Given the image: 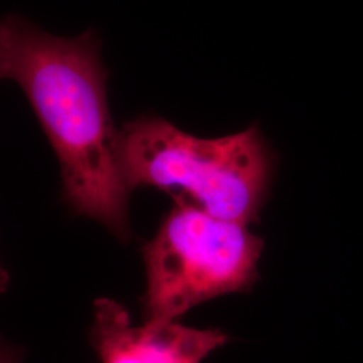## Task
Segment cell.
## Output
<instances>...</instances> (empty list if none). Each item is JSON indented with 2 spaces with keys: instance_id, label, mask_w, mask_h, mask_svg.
<instances>
[{
  "instance_id": "6da1fadb",
  "label": "cell",
  "mask_w": 363,
  "mask_h": 363,
  "mask_svg": "<svg viewBox=\"0 0 363 363\" xmlns=\"http://www.w3.org/2000/svg\"><path fill=\"white\" fill-rule=\"evenodd\" d=\"M0 79L18 84L38 116L58 157L69 206L128 241L130 190L96 35L57 37L21 16H1Z\"/></svg>"
},
{
  "instance_id": "7a4b0ae2",
  "label": "cell",
  "mask_w": 363,
  "mask_h": 363,
  "mask_svg": "<svg viewBox=\"0 0 363 363\" xmlns=\"http://www.w3.org/2000/svg\"><path fill=\"white\" fill-rule=\"evenodd\" d=\"M120 166L130 191L156 187L210 216L257 222L272 181V152L257 127L214 139L142 116L118 132Z\"/></svg>"
},
{
  "instance_id": "3957f363",
  "label": "cell",
  "mask_w": 363,
  "mask_h": 363,
  "mask_svg": "<svg viewBox=\"0 0 363 363\" xmlns=\"http://www.w3.org/2000/svg\"><path fill=\"white\" fill-rule=\"evenodd\" d=\"M143 247L147 322H174L201 303L247 292L259 280L262 238L247 225L220 220L184 199Z\"/></svg>"
},
{
  "instance_id": "277c9868",
  "label": "cell",
  "mask_w": 363,
  "mask_h": 363,
  "mask_svg": "<svg viewBox=\"0 0 363 363\" xmlns=\"http://www.w3.org/2000/svg\"><path fill=\"white\" fill-rule=\"evenodd\" d=\"M91 340L101 363H202L229 342V335L177 320L133 325L120 303L99 298L94 303Z\"/></svg>"
},
{
  "instance_id": "5b68a950",
  "label": "cell",
  "mask_w": 363,
  "mask_h": 363,
  "mask_svg": "<svg viewBox=\"0 0 363 363\" xmlns=\"http://www.w3.org/2000/svg\"><path fill=\"white\" fill-rule=\"evenodd\" d=\"M21 351L0 337V363H21Z\"/></svg>"
},
{
  "instance_id": "8992f818",
  "label": "cell",
  "mask_w": 363,
  "mask_h": 363,
  "mask_svg": "<svg viewBox=\"0 0 363 363\" xmlns=\"http://www.w3.org/2000/svg\"><path fill=\"white\" fill-rule=\"evenodd\" d=\"M7 284H9V276H7V273L4 272V269L0 267V294L3 291H6Z\"/></svg>"
}]
</instances>
